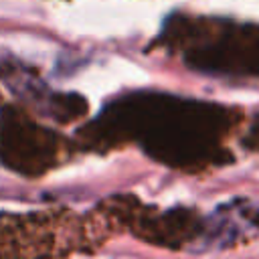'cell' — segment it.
<instances>
[{
	"label": "cell",
	"instance_id": "cell-1",
	"mask_svg": "<svg viewBox=\"0 0 259 259\" xmlns=\"http://www.w3.org/2000/svg\"><path fill=\"white\" fill-rule=\"evenodd\" d=\"M117 119H130V127L142 138L148 152L168 164L194 162L225 127V111L198 101L168 99V95H144L127 99L111 111Z\"/></svg>",
	"mask_w": 259,
	"mask_h": 259
},
{
	"label": "cell",
	"instance_id": "cell-2",
	"mask_svg": "<svg viewBox=\"0 0 259 259\" xmlns=\"http://www.w3.org/2000/svg\"><path fill=\"white\" fill-rule=\"evenodd\" d=\"M245 217H247L245 200H235L217 208L208 217L206 225L200 229V235L192 245V251L208 253V251H219L233 245L245 229Z\"/></svg>",
	"mask_w": 259,
	"mask_h": 259
}]
</instances>
